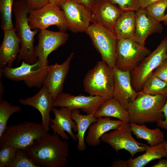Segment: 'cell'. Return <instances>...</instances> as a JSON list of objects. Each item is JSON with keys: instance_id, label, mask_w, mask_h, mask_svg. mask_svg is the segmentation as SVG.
Masks as SVG:
<instances>
[{"instance_id": "cell-1", "label": "cell", "mask_w": 167, "mask_h": 167, "mask_svg": "<svg viewBox=\"0 0 167 167\" xmlns=\"http://www.w3.org/2000/svg\"><path fill=\"white\" fill-rule=\"evenodd\" d=\"M26 150L39 167H64L69 156V144L58 134L48 132Z\"/></svg>"}, {"instance_id": "cell-2", "label": "cell", "mask_w": 167, "mask_h": 167, "mask_svg": "<svg viewBox=\"0 0 167 167\" xmlns=\"http://www.w3.org/2000/svg\"><path fill=\"white\" fill-rule=\"evenodd\" d=\"M30 9L26 0H17L14 2L13 11L15 18V28L17 35L20 41V49L17 62L24 61L34 64L38 61L34 46V37L38 29L32 30L28 20Z\"/></svg>"}, {"instance_id": "cell-3", "label": "cell", "mask_w": 167, "mask_h": 167, "mask_svg": "<svg viewBox=\"0 0 167 167\" xmlns=\"http://www.w3.org/2000/svg\"><path fill=\"white\" fill-rule=\"evenodd\" d=\"M167 100V96L151 95L138 92L135 99L128 108L130 122L140 125L163 120L162 111Z\"/></svg>"}, {"instance_id": "cell-4", "label": "cell", "mask_w": 167, "mask_h": 167, "mask_svg": "<svg viewBox=\"0 0 167 167\" xmlns=\"http://www.w3.org/2000/svg\"><path fill=\"white\" fill-rule=\"evenodd\" d=\"M47 133L41 124L25 122L7 126L0 137V146L26 150Z\"/></svg>"}, {"instance_id": "cell-5", "label": "cell", "mask_w": 167, "mask_h": 167, "mask_svg": "<svg viewBox=\"0 0 167 167\" xmlns=\"http://www.w3.org/2000/svg\"><path fill=\"white\" fill-rule=\"evenodd\" d=\"M83 84L84 90L90 95L111 98L114 85L113 68L103 60L97 62L85 75Z\"/></svg>"}, {"instance_id": "cell-6", "label": "cell", "mask_w": 167, "mask_h": 167, "mask_svg": "<svg viewBox=\"0 0 167 167\" xmlns=\"http://www.w3.org/2000/svg\"><path fill=\"white\" fill-rule=\"evenodd\" d=\"M48 65H43L39 60L32 64L22 61L19 67L6 66L0 69V76L15 81H22L30 88H41L47 75Z\"/></svg>"}, {"instance_id": "cell-7", "label": "cell", "mask_w": 167, "mask_h": 167, "mask_svg": "<svg viewBox=\"0 0 167 167\" xmlns=\"http://www.w3.org/2000/svg\"><path fill=\"white\" fill-rule=\"evenodd\" d=\"M167 58V36L157 48L146 56L131 72L134 89L141 91L147 79L161 63Z\"/></svg>"}, {"instance_id": "cell-8", "label": "cell", "mask_w": 167, "mask_h": 167, "mask_svg": "<svg viewBox=\"0 0 167 167\" xmlns=\"http://www.w3.org/2000/svg\"><path fill=\"white\" fill-rule=\"evenodd\" d=\"M85 32L101 55L102 60L112 68L115 66L118 39L114 33L93 23L90 25Z\"/></svg>"}, {"instance_id": "cell-9", "label": "cell", "mask_w": 167, "mask_h": 167, "mask_svg": "<svg viewBox=\"0 0 167 167\" xmlns=\"http://www.w3.org/2000/svg\"><path fill=\"white\" fill-rule=\"evenodd\" d=\"M28 20L32 29L42 30L52 25L57 26L61 32H66L68 29L62 11L51 2L40 9L30 10Z\"/></svg>"}, {"instance_id": "cell-10", "label": "cell", "mask_w": 167, "mask_h": 167, "mask_svg": "<svg viewBox=\"0 0 167 167\" xmlns=\"http://www.w3.org/2000/svg\"><path fill=\"white\" fill-rule=\"evenodd\" d=\"M151 52L144 45L130 39L118 40L115 66L131 71Z\"/></svg>"}, {"instance_id": "cell-11", "label": "cell", "mask_w": 167, "mask_h": 167, "mask_svg": "<svg viewBox=\"0 0 167 167\" xmlns=\"http://www.w3.org/2000/svg\"><path fill=\"white\" fill-rule=\"evenodd\" d=\"M132 133L129 123L123 122L115 129L104 134L101 140L110 145L116 152L125 149L133 157L138 152L146 151L149 146L137 142Z\"/></svg>"}, {"instance_id": "cell-12", "label": "cell", "mask_w": 167, "mask_h": 167, "mask_svg": "<svg viewBox=\"0 0 167 167\" xmlns=\"http://www.w3.org/2000/svg\"><path fill=\"white\" fill-rule=\"evenodd\" d=\"M60 8L64 14L68 29L74 33L85 32L91 22L89 10L72 0H64Z\"/></svg>"}, {"instance_id": "cell-13", "label": "cell", "mask_w": 167, "mask_h": 167, "mask_svg": "<svg viewBox=\"0 0 167 167\" xmlns=\"http://www.w3.org/2000/svg\"><path fill=\"white\" fill-rule=\"evenodd\" d=\"M107 99L100 96L74 95L62 92L54 100V107H67L71 110L79 109L86 114L95 112Z\"/></svg>"}, {"instance_id": "cell-14", "label": "cell", "mask_w": 167, "mask_h": 167, "mask_svg": "<svg viewBox=\"0 0 167 167\" xmlns=\"http://www.w3.org/2000/svg\"><path fill=\"white\" fill-rule=\"evenodd\" d=\"M68 38V34L65 32L40 30L38 36V43L35 46L38 60L45 66L48 65L49 55L65 44Z\"/></svg>"}, {"instance_id": "cell-15", "label": "cell", "mask_w": 167, "mask_h": 167, "mask_svg": "<svg viewBox=\"0 0 167 167\" xmlns=\"http://www.w3.org/2000/svg\"><path fill=\"white\" fill-rule=\"evenodd\" d=\"M113 71L114 79L113 97L128 110L138 92L132 86L130 71H123L115 66L113 68Z\"/></svg>"}, {"instance_id": "cell-16", "label": "cell", "mask_w": 167, "mask_h": 167, "mask_svg": "<svg viewBox=\"0 0 167 167\" xmlns=\"http://www.w3.org/2000/svg\"><path fill=\"white\" fill-rule=\"evenodd\" d=\"M72 53L61 64L55 63L48 65V72L43 86L46 87L54 100L62 92L63 84L70 68V64L74 56Z\"/></svg>"}, {"instance_id": "cell-17", "label": "cell", "mask_w": 167, "mask_h": 167, "mask_svg": "<svg viewBox=\"0 0 167 167\" xmlns=\"http://www.w3.org/2000/svg\"><path fill=\"white\" fill-rule=\"evenodd\" d=\"M123 11L108 0L96 4L91 11V22L113 32L119 18Z\"/></svg>"}, {"instance_id": "cell-18", "label": "cell", "mask_w": 167, "mask_h": 167, "mask_svg": "<svg viewBox=\"0 0 167 167\" xmlns=\"http://www.w3.org/2000/svg\"><path fill=\"white\" fill-rule=\"evenodd\" d=\"M163 29L160 22L150 15L145 8H139L135 11L134 41L137 43L145 45L148 36L154 33H161Z\"/></svg>"}, {"instance_id": "cell-19", "label": "cell", "mask_w": 167, "mask_h": 167, "mask_svg": "<svg viewBox=\"0 0 167 167\" xmlns=\"http://www.w3.org/2000/svg\"><path fill=\"white\" fill-rule=\"evenodd\" d=\"M71 110L67 107H61L58 109L53 107L52 111L54 114V118H51L52 123L49 124V127L52 130L53 134H58L62 139L67 140L69 139L65 132L66 131L73 140L78 141L72 130L73 129L75 132L77 131L76 124L71 117Z\"/></svg>"}, {"instance_id": "cell-20", "label": "cell", "mask_w": 167, "mask_h": 167, "mask_svg": "<svg viewBox=\"0 0 167 167\" xmlns=\"http://www.w3.org/2000/svg\"><path fill=\"white\" fill-rule=\"evenodd\" d=\"M53 97L47 88L42 86L40 91L35 95L25 99H21V104L32 106L38 110L41 114L43 128L47 132L50 129L51 118L50 113L53 107Z\"/></svg>"}, {"instance_id": "cell-21", "label": "cell", "mask_w": 167, "mask_h": 167, "mask_svg": "<svg viewBox=\"0 0 167 167\" xmlns=\"http://www.w3.org/2000/svg\"><path fill=\"white\" fill-rule=\"evenodd\" d=\"M4 36L0 47V69L11 67L17 58L20 49V41L15 28L4 31Z\"/></svg>"}, {"instance_id": "cell-22", "label": "cell", "mask_w": 167, "mask_h": 167, "mask_svg": "<svg viewBox=\"0 0 167 167\" xmlns=\"http://www.w3.org/2000/svg\"><path fill=\"white\" fill-rule=\"evenodd\" d=\"M123 122L118 120H113L110 117L97 118V120L89 126L85 141L90 146L96 147L99 145L101 138L105 133L115 129Z\"/></svg>"}, {"instance_id": "cell-23", "label": "cell", "mask_w": 167, "mask_h": 167, "mask_svg": "<svg viewBox=\"0 0 167 167\" xmlns=\"http://www.w3.org/2000/svg\"><path fill=\"white\" fill-rule=\"evenodd\" d=\"M96 118L101 117H112L123 122L130 123L128 110L114 97L106 100L94 113Z\"/></svg>"}, {"instance_id": "cell-24", "label": "cell", "mask_w": 167, "mask_h": 167, "mask_svg": "<svg viewBox=\"0 0 167 167\" xmlns=\"http://www.w3.org/2000/svg\"><path fill=\"white\" fill-rule=\"evenodd\" d=\"M94 113L82 115L80 113L79 109L71 110V118L77 127V133L75 136L78 139L77 149L79 151H83L86 149L84 135L90 125L97 120L94 116Z\"/></svg>"}, {"instance_id": "cell-25", "label": "cell", "mask_w": 167, "mask_h": 167, "mask_svg": "<svg viewBox=\"0 0 167 167\" xmlns=\"http://www.w3.org/2000/svg\"><path fill=\"white\" fill-rule=\"evenodd\" d=\"M135 12L123 11L115 26L113 32L118 40L134 41L135 29Z\"/></svg>"}, {"instance_id": "cell-26", "label": "cell", "mask_w": 167, "mask_h": 167, "mask_svg": "<svg viewBox=\"0 0 167 167\" xmlns=\"http://www.w3.org/2000/svg\"><path fill=\"white\" fill-rule=\"evenodd\" d=\"M166 142L164 140L155 146H149L143 154L126 160V167H143L153 160L167 157V152L165 148Z\"/></svg>"}, {"instance_id": "cell-27", "label": "cell", "mask_w": 167, "mask_h": 167, "mask_svg": "<svg viewBox=\"0 0 167 167\" xmlns=\"http://www.w3.org/2000/svg\"><path fill=\"white\" fill-rule=\"evenodd\" d=\"M129 124L132 132L136 137L146 140L150 147L155 146L165 140L164 134L159 127L151 129L144 124L139 125L130 122Z\"/></svg>"}, {"instance_id": "cell-28", "label": "cell", "mask_w": 167, "mask_h": 167, "mask_svg": "<svg viewBox=\"0 0 167 167\" xmlns=\"http://www.w3.org/2000/svg\"><path fill=\"white\" fill-rule=\"evenodd\" d=\"M140 91L151 95L167 96V82L159 78L153 73L146 80Z\"/></svg>"}, {"instance_id": "cell-29", "label": "cell", "mask_w": 167, "mask_h": 167, "mask_svg": "<svg viewBox=\"0 0 167 167\" xmlns=\"http://www.w3.org/2000/svg\"><path fill=\"white\" fill-rule=\"evenodd\" d=\"M14 0H0L1 28L3 31L14 28L12 21Z\"/></svg>"}, {"instance_id": "cell-30", "label": "cell", "mask_w": 167, "mask_h": 167, "mask_svg": "<svg viewBox=\"0 0 167 167\" xmlns=\"http://www.w3.org/2000/svg\"><path fill=\"white\" fill-rule=\"evenodd\" d=\"M21 109L20 106L13 105L6 101H0V137L7 127V122L11 116Z\"/></svg>"}, {"instance_id": "cell-31", "label": "cell", "mask_w": 167, "mask_h": 167, "mask_svg": "<svg viewBox=\"0 0 167 167\" xmlns=\"http://www.w3.org/2000/svg\"><path fill=\"white\" fill-rule=\"evenodd\" d=\"M167 7V0H161L150 4L145 9L150 15L161 22L165 15V12Z\"/></svg>"}, {"instance_id": "cell-32", "label": "cell", "mask_w": 167, "mask_h": 167, "mask_svg": "<svg viewBox=\"0 0 167 167\" xmlns=\"http://www.w3.org/2000/svg\"><path fill=\"white\" fill-rule=\"evenodd\" d=\"M9 167H39L27 154L26 150L18 149Z\"/></svg>"}, {"instance_id": "cell-33", "label": "cell", "mask_w": 167, "mask_h": 167, "mask_svg": "<svg viewBox=\"0 0 167 167\" xmlns=\"http://www.w3.org/2000/svg\"><path fill=\"white\" fill-rule=\"evenodd\" d=\"M0 147V167H9L15 157L18 149L7 146Z\"/></svg>"}, {"instance_id": "cell-34", "label": "cell", "mask_w": 167, "mask_h": 167, "mask_svg": "<svg viewBox=\"0 0 167 167\" xmlns=\"http://www.w3.org/2000/svg\"><path fill=\"white\" fill-rule=\"evenodd\" d=\"M123 11H136L139 9L138 0H108Z\"/></svg>"}, {"instance_id": "cell-35", "label": "cell", "mask_w": 167, "mask_h": 167, "mask_svg": "<svg viewBox=\"0 0 167 167\" xmlns=\"http://www.w3.org/2000/svg\"><path fill=\"white\" fill-rule=\"evenodd\" d=\"M153 74L157 77L167 82V60H164L154 71Z\"/></svg>"}, {"instance_id": "cell-36", "label": "cell", "mask_w": 167, "mask_h": 167, "mask_svg": "<svg viewBox=\"0 0 167 167\" xmlns=\"http://www.w3.org/2000/svg\"><path fill=\"white\" fill-rule=\"evenodd\" d=\"M27 5L30 10L40 9L50 2V0H26Z\"/></svg>"}, {"instance_id": "cell-37", "label": "cell", "mask_w": 167, "mask_h": 167, "mask_svg": "<svg viewBox=\"0 0 167 167\" xmlns=\"http://www.w3.org/2000/svg\"><path fill=\"white\" fill-rule=\"evenodd\" d=\"M83 5L90 12L96 4V0H72Z\"/></svg>"}, {"instance_id": "cell-38", "label": "cell", "mask_w": 167, "mask_h": 167, "mask_svg": "<svg viewBox=\"0 0 167 167\" xmlns=\"http://www.w3.org/2000/svg\"><path fill=\"white\" fill-rule=\"evenodd\" d=\"M162 111L163 113L165 119L161 120L157 122V126L162 128H164L167 126V100L162 108Z\"/></svg>"}, {"instance_id": "cell-39", "label": "cell", "mask_w": 167, "mask_h": 167, "mask_svg": "<svg viewBox=\"0 0 167 167\" xmlns=\"http://www.w3.org/2000/svg\"><path fill=\"white\" fill-rule=\"evenodd\" d=\"M161 0H138L139 8H145L150 4Z\"/></svg>"}, {"instance_id": "cell-40", "label": "cell", "mask_w": 167, "mask_h": 167, "mask_svg": "<svg viewBox=\"0 0 167 167\" xmlns=\"http://www.w3.org/2000/svg\"><path fill=\"white\" fill-rule=\"evenodd\" d=\"M112 167H126V160L119 159L113 161L112 165Z\"/></svg>"}, {"instance_id": "cell-41", "label": "cell", "mask_w": 167, "mask_h": 167, "mask_svg": "<svg viewBox=\"0 0 167 167\" xmlns=\"http://www.w3.org/2000/svg\"><path fill=\"white\" fill-rule=\"evenodd\" d=\"M151 167H167V159H159L157 163L150 166Z\"/></svg>"}, {"instance_id": "cell-42", "label": "cell", "mask_w": 167, "mask_h": 167, "mask_svg": "<svg viewBox=\"0 0 167 167\" xmlns=\"http://www.w3.org/2000/svg\"><path fill=\"white\" fill-rule=\"evenodd\" d=\"M63 0H50V2L57 5L60 8L61 3Z\"/></svg>"}, {"instance_id": "cell-43", "label": "cell", "mask_w": 167, "mask_h": 167, "mask_svg": "<svg viewBox=\"0 0 167 167\" xmlns=\"http://www.w3.org/2000/svg\"><path fill=\"white\" fill-rule=\"evenodd\" d=\"M0 101H1L2 100V94L3 93V86L2 84L1 83V81H0Z\"/></svg>"}, {"instance_id": "cell-44", "label": "cell", "mask_w": 167, "mask_h": 167, "mask_svg": "<svg viewBox=\"0 0 167 167\" xmlns=\"http://www.w3.org/2000/svg\"><path fill=\"white\" fill-rule=\"evenodd\" d=\"M162 21L164 22V24L167 26V13L165 14V16L163 18Z\"/></svg>"}, {"instance_id": "cell-45", "label": "cell", "mask_w": 167, "mask_h": 167, "mask_svg": "<svg viewBox=\"0 0 167 167\" xmlns=\"http://www.w3.org/2000/svg\"><path fill=\"white\" fill-rule=\"evenodd\" d=\"M164 129H165L167 131V126L165 127L164 128ZM165 150L167 152V142H166L165 143Z\"/></svg>"}, {"instance_id": "cell-46", "label": "cell", "mask_w": 167, "mask_h": 167, "mask_svg": "<svg viewBox=\"0 0 167 167\" xmlns=\"http://www.w3.org/2000/svg\"><path fill=\"white\" fill-rule=\"evenodd\" d=\"M103 0H96V4L101 2V1Z\"/></svg>"}, {"instance_id": "cell-47", "label": "cell", "mask_w": 167, "mask_h": 167, "mask_svg": "<svg viewBox=\"0 0 167 167\" xmlns=\"http://www.w3.org/2000/svg\"><path fill=\"white\" fill-rule=\"evenodd\" d=\"M166 60H167V58H166Z\"/></svg>"}]
</instances>
